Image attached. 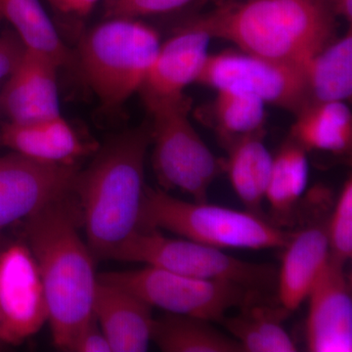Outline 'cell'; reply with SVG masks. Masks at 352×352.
<instances>
[{"instance_id": "obj_18", "label": "cell", "mask_w": 352, "mask_h": 352, "mask_svg": "<svg viewBox=\"0 0 352 352\" xmlns=\"http://www.w3.org/2000/svg\"><path fill=\"white\" fill-rule=\"evenodd\" d=\"M273 157L261 138V131L230 141L227 162L229 179L248 212L261 214L270 182Z\"/></svg>"}, {"instance_id": "obj_33", "label": "cell", "mask_w": 352, "mask_h": 352, "mask_svg": "<svg viewBox=\"0 0 352 352\" xmlns=\"http://www.w3.org/2000/svg\"><path fill=\"white\" fill-rule=\"evenodd\" d=\"M1 344H2L1 340H0V346H1Z\"/></svg>"}, {"instance_id": "obj_23", "label": "cell", "mask_w": 352, "mask_h": 352, "mask_svg": "<svg viewBox=\"0 0 352 352\" xmlns=\"http://www.w3.org/2000/svg\"><path fill=\"white\" fill-rule=\"evenodd\" d=\"M247 303L245 310L234 318L224 317L222 323L247 352L296 351L295 342L282 327L289 311Z\"/></svg>"}, {"instance_id": "obj_7", "label": "cell", "mask_w": 352, "mask_h": 352, "mask_svg": "<svg viewBox=\"0 0 352 352\" xmlns=\"http://www.w3.org/2000/svg\"><path fill=\"white\" fill-rule=\"evenodd\" d=\"M145 104L153 118V164L157 180L164 190H180L195 201H207L219 164L190 122L189 99L183 94Z\"/></svg>"}, {"instance_id": "obj_2", "label": "cell", "mask_w": 352, "mask_h": 352, "mask_svg": "<svg viewBox=\"0 0 352 352\" xmlns=\"http://www.w3.org/2000/svg\"><path fill=\"white\" fill-rule=\"evenodd\" d=\"M150 143L148 126L124 132L104 146L87 170L78 173L73 191L95 258H110L138 228Z\"/></svg>"}, {"instance_id": "obj_25", "label": "cell", "mask_w": 352, "mask_h": 352, "mask_svg": "<svg viewBox=\"0 0 352 352\" xmlns=\"http://www.w3.org/2000/svg\"><path fill=\"white\" fill-rule=\"evenodd\" d=\"M214 115L224 138L233 139L261 131L265 120V103L258 97L239 90H217Z\"/></svg>"}, {"instance_id": "obj_26", "label": "cell", "mask_w": 352, "mask_h": 352, "mask_svg": "<svg viewBox=\"0 0 352 352\" xmlns=\"http://www.w3.org/2000/svg\"><path fill=\"white\" fill-rule=\"evenodd\" d=\"M327 237L331 258L346 264L352 256V180L344 183L329 222Z\"/></svg>"}, {"instance_id": "obj_5", "label": "cell", "mask_w": 352, "mask_h": 352, "mask_svg": "<svg viewBox=\"0 0 352 352\" xmlns=\"http://www.w3.org/2000/svg\"><path fill=\"white\" fill-rule=\"evenodd\" d=\"M160 45L157 32L132 18L112 17L83 36L80 68L104 107L119 108L140 91Z\"/></svg>"}, {"instance_id": "obj_17", "label": "cell", "mask_w": 352, "mask_h": 352, "mask_svg": "<svg viewBox=\"0 0 352 352\" xmlns=\"http://www.w3.org/2000/svg\"><path fill=\"white\" fill-rule=\"evenodd\" d=\"M329 256L326 227H308L293 234L278 277V296L284 309L295 311L307 300Z\"/></svg>"}, {"instance_id": "obj_12", "label": "cell", "mask_w": 352, "mask_h": 352, "mask_svg": "<svg viewBox=\"0 0 352 352\" xmlns=\"http://www.w3.org/2000/svg\"><path fill=\"white\" fill-rule=\"evenodd\" d=\"M344 266L329 256L307 296L309 351H352L351 287Z\"/></svg>"}, {"instance_id": "obj_13", "label": "cell", "mask_w": 352, "mask_h": 352, "mask_svg": "<svg viewBox=\"0 0 352 352\" xmlns=\"http://www.w3.org/2000/svg\"><path fill=\"white\" fill-rule=\"evenodd\" d=\"M58 68L50 58L25 48L0 95V105L9 122L31 124L61 115Z\"/></svg>"}, {"instance_id": "obj_24", "label": "cell", "mask_w": 352, "mask_h": 352, "mask_svg": "<svg viewBox=\"0 0 352 352\" xmlns=\"http://www.w3.org/2000/svg\"><path fill=\"white\" fill-rule=\"evenodd\" d=\"M305 151L298 143H289L273 157L265 199L277 214H288L307 189L309 164Z\"/></svg>"}, {"instance_id": "obj_6", "label": "cell", "mask_w": 352, "mask_h": 352, "mask_svg": "<svg viewBox=\"0 0 352 352\" xmlns=\"http://www.w3.org/2000/svg\"><path fill=\"white\" fill-rule=\"evenodd\" d=\"M110 258L144 263L196 279L232 282L258 294L275 281L272 266L247 263L194 241L171 239L156 229H136Z\"/></svg>"}, {"instance_id": "obj_30", "label": "cell", "mask_w": 352, "mask_h": 352, "mask_svg": "<svg viewBox=\"0 0 352 352\" xmlns=\"http://www.w3.org/2000/svg\"><path fill=\"white\" fill-rule=\"evenodd\" d=\"M48 1L61 13L83 17L91 12L99 0H48Z\"/></svg>"}, {"instance_id": "obj_22", "label": "cell", "mask_w": 352, "mask_h": 352, "mask_svg": "<svg viewBox=\"0 0 352 352\" xmlns=\"http://www.w3.org/2000/svg\"><path fill=\"white\" fill-rule=\"evenodd\" d=\"M310 98L314 102L349 100L352 94V34L328 43L305 64Z\"/></svg>"}, {"instance_id": "obj_29", "label": "cell", "mask_w": 352, "mask_h": 352, "mask_svg": "<svg viewBox=\"0 0 352 352\" xmlns=\"http://www.w3.org/2000/svg\"><path fill=\"white\" fill-rule=\"evenodd\" d=\"M25 47L17 34L6 32L0 36V80L9 76L18 66Z\"/></svg>"}, {"instance_id": "obj_15", "label": "cell", "mask_w": 352, "mask_h": 352, "mask_svg": "<svg viewBox=\"0 0 352 352\" xmlns=\"http://www.w3.org/2000/svg\"><path fill=\"white\" fill-rule=\"evenodd\" d=\"M94 316L112 352H144L152 340V307L126 289L98 279Z\"/></svg>"}, {"instance_id": "obj_16", "label": "cell", "mask_w": 352, "mask_h": 352, "mask_svg": "<svg viewBox=\"0 0 352 352\" xmlns=\"http://www.w3.org/2000/svg\"><path fill=\"white\" fill-rule=\"evenodd\" d=\"M0 144L46 164H75L92 150L61 115L31 124L6 122L0 127Z\"/></svg>"}, {"instance_id": "obj_14", "label": "cell", "mask_w": 352, "mask_h": 352, "mask_svg": "<svg viewBox=\"0 0 352 352\" xmlns=\"http://www.w3.org/2000/svg\"><path fill=\"white\" fill-rule=\"evenodd\" d=\"M210 36L195 23L187 25L160 45L144 85L143 99L148 102L182 96L196 82L208 56Z\"/></svg>"}, {"instance_id": "obj_27", "label": "cell", "mask_w": 352, "mask_h": 352, "mask_svg": "<svg viewBox=\"0 0 352 352\" xmlns=\"http://www.w3.org/2000/svg\"><path fill=\"white\" fill-rule=\"evenodd\" d=\"M194 0H108L110 17L132 18L170 12Z\"/></svg>"}, {"instance_id": "obj_31", "label": "cell", "mask_w": 352, "mask_h": 352, "mask_svg": "<svg viewBox=\"0 0 352 352\" xmlns=\"http://www.w3.org/2000/svg\"><path fill=\"white\" fill-rule=\"evenodd\" d=\"M336 10L346 18L347 21H351L352 17V0H335Z\"/></svg>"}, {"instance_id": "obj_3", "label": "cell", "mask_w": 352, "mask_h": 352, "mask_svg": "<svg viewBox=\"0 0 352 352\" xmlns=\"http://www.w3.org/2000/svg\"><path fill=\"white\" fill-rule=\"evenodd\" d=\"M194 23L243 52L300 65L330 43L335 29L325 0H248Z\"/></svg>"}, {"instance_id": "obj_8", "label": "cell", "mask_w": 352, "mask_h": 352, "mask_svg": "<svg viewBox=\"0 0 352 352\" xmlns=\"http://www.w3.org/2000/svg\"><path fill=\"white\" fill-rule=\"evenodd\" d=\"M98 279L126 289L152 307L210 322H221L230 308L252 302L258 294L232 282L196 279L151 265L103 273Z\"/></svg>"}, {"instance_id": "obj_32", "label": "cell", "mask_w": 352, "mask_h": 352, "mask_svg": "<svg viewBox=\"0 0 352 352\" xmlns=\"http://www.w3.org/2000/svg\"><path fill=\"white\" fill-rule=\"evenodd\" d=\"M2 19H3V17H2V14L1 12H0V21H1Z\"/></svg>"}, {"instance_id": "obj_1", "label": "cell", "mask_w": 352, "mask_h": 352, "mask_svg": "<svg viewBox=\"0 0 352 352\" xmlns=\"http://www.w3.org/2000/svg\"><path fill=\"white\" fill-rule=\"evenodd\" d=\"M78 204L69 195L51 201L25 219L27 245L43 279L53 342L67 351L72 340L94 318V254L78 232Z\"/></svg>"}, {"instance_id": "obj_28", "label": "cell", "mask_w": 352, "mask_h": 352, "mask_svg": "<svg viewBox=\"0 0 352 352\" xmlns=\"http://www.w3.org/2000/svg\"><path fill=\"white\" fill-rule=\"evenodd\" d=\"M71 352H111V346L94 316L78 333L67 349Z\"/></svg>"}, {"instance_id": "obj_20", "label": "cell", "mask_w": 352, "mask_h": 352, "mask_svg": "<svg viewBox=\"0 0 352 352\" xmlns=\"http://www.w3.org/2000/svg\"><path fill=\"white\" fill-rule=\"evenodd\" d=\"M210 322L166 312L154 319L151 340L164 352H244L237 340L220 333Z\"/></svg>"}, {"instance_id": "obj_9", "label": "cell", "mask_w": 352, "mask_h": 352, "mask_svg": "<svg viewBox=\"0 0 352 352\" xmlns=\"http://www.w3.org/2000/svg\"><path fill=\"white\" fill-rule=\"evenodd\" d=\"M196 82L215 90L248 92L265 104L296 113L309 104L305 65L266 59L243 51L208 54Z\"/></svg>"}, {"instance_id": "obj_11", "label": "cell", "mask_w": 352, "mask_h": 352, "mask_svg": "<svg viewBox=\"0 0 352 352\" xmlns=\"http://www.w3.org/2000/svg\"><path fill=\"white\" fill-rule=\"evenodd\" d=\"M80 168L46 164L17 153L0 156V231L73 192Z\"/></svg>"}, {"instance_id": "obj_21", "label": "cell", "mask_w": 352, "mask_h": 352, "mask_svg": "<svg viewBox=\"0 0 352 352\" xmlns=\"http://www.w3.org/2000/svg\"><path fill=\"white\" fill-rule=\"evenodd\" d=\"M0 12L13 25L27 50L50 58L59 68L75 63L38 0H0Z\"/></svg>"}, {"instance_id": "obj_19", "label": "cell", "mask_w": 352, "mask_h": 352, "mask_svg": "<svg viewBox=\"0 0 352 352\" xmlns=\"http://www.w3.org/2000/svg\"><path fill=\"white\" fill-rule=\"evenodd\" d=\"M293 136L305 150L349 152L352 142L351 110L342 101L307 104L298 112Z\"/></svg>"}, {"instance_id": "obj_4", "label": "cell", "mask_w": 352, "mask_h": 352, "mask_svg": "<svg viewBox=\"0 0 352 352\" xmlns=\"http://www.w3.org/2000/svg\"><path fill=\"white\" fill-rule=\"evenodd\" d=\"M138 229L170 231L220 250L285 248L293 236L248 210L241 212L207 201H182L166 190L147 185Z\"/></svg>"}, {"instance_id": "obj_10", "label": "cell", "mask_w": 352, "mask_h": 352, "mask_svg": "<svg viewBox=\"0 0 352 352\" xmlns=\"http://www.w3.org/2000/svg\"><path fill=\"white\" fill-rule=\"evenodd\" d=\"M50 318L38 264L27 244L0 252V340L19 346L41 331Z\"/></svg>"}]
</instances>
